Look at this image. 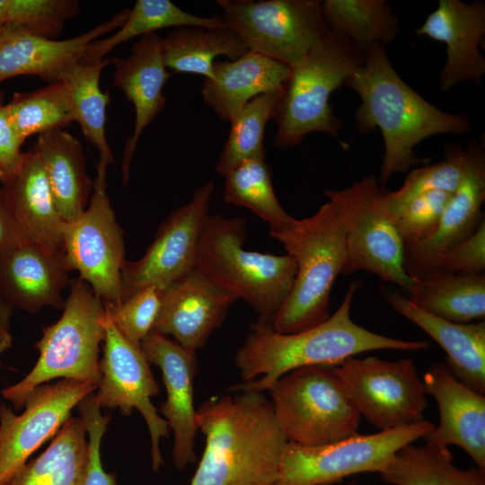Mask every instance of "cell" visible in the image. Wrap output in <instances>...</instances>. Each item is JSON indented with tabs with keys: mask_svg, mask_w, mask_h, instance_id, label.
Segmentation results:
<instances>
[{
	"mask_svg": "<svg viewBox=\"0 0 485 485\" xmlns=\"http://www.w3.org/2000/svg\"><path fill=\"white\" fill-rule=\"evenodd\" d=\"M345 86L361 100L355 115L358 131H381L384 154L377 181L383 187L393 174L427 163L414 153L416 146L427 137L465 135L472 129L466 114L444 111L407 84L394 69L384 45H375L365 53L363 64Z\"/></svg>",
	"mask_w": 485,
	"mask_h": 485,
	"instance_id": "1",
	"label": "cell"
},
{
	"mask_svg": "<svg viewBox=\"0 0 485 485\" xmlns=\"http://www.w3.org/2000/svg\"><path fill=\"white\" fill-rule=\"evenodd\" d=\"M359 281L350 282L342 303L325 322L304 331L283 334L260 320L252 323L235 355L242 383L230 391L263 392L282 375L303 366H336L357 354L377 349L418 351L427 340H404L378 334L355 323L350 310Z\"/></svg>",
	"mask_w": 485,
	"mask_h": 485,
	"instance_id": "2",
	"label": "cell"
},
{
	"mask_svg": "<svg viewBox=\"0 0 485 485\" xmlns=\"http://www.w3.org/2000/svg\"><path fill=\"white\" fill-rule=\"evenodd\" d=\"M206 439L190 485H271L287 443L271 401L258 391L212 397L196 411Z\"/></svg>",
	"mask_w": 485,
	"mask_h": 485,
	"instance_id": "3",
	"label": "cell"
},
{
	"mask_svg": "<svg viewBox=\"0 0 485 485\" xmlns=\"http://www.w3.org/2000/svg\"><path fill=\"white\" fill-rule=\"evenodd\" d=\"M296 262L293 288L273 323L291 334L313 328L330 316L331 289L346 261V228L329 200L311 216L294 218L285 229L269 233Z\"/></svg>",
	"mask_w": 485,
	"mask_h": 485,
	"instance_id": "4",
	"label": "cell"
},
{
	"mask_svg": "<svg viewBox=\"0 0 485 485\" xmlns=\"http://www.w3.org/2000/svg\"><path fill=\"white\" fill-rule=\"evenodd\" d=\"M246 221L208 215L202 230L195 268L217 286L242 298L258 320L273 326L289 296L296 262L288 254L247 251Z\"/></svg>",
	"mask_w": 485,
	"mask_h": 485,
	"instance_id": "5",
	"label": "cell"
},
{
	"mask_svg": "<svg viewBox=\"0 0 485 485\" xmlns=\"http://www.w3.org/2000/svg\"><path fill=\"white\" fill-rule=\"evenodd\" d=\"M365 53L343 35L329 31L304 60L294 66L276 102L277 124L273 145L280 150L295 147L313 132L326 133L347 148L340 138L341 120L330 98L361 66Z\"/></svg>",
	"mask_w": 485,
	"mask_h": 485,
	"instance_id": "6",
	"label": "cell"
},
{
	"mask_svg": "<svg viewBox=\"0 0 485 485\" xmlns=\"http://www.w3.org/2000/svg\"><path fill=\"white\" fill-rule=\"evenodd\" d=\"M106 308L90 286L80 278L71 280L70 293L61 317L43 329L35 347L33 368L20 382L2 390L15 410L23 409L28 394L53 379H71L98 386L99 351L105 336Z\"/></svg>",
	"mask_w": 485,
	"mask_h": 485,
	"instance_id": "7",
	"label": "cell"
},
{
	"mask_svg": "<svg viewBox=\"0 0 485 485\" xmlns=\"http://www.w3.org/2000/svg\"><path fill=\"white\" fill-rule=\"evenodd\" d=\"M277 421L287 442L328 445L357 434L361 416L333 366L294 369L269 389Z\"/></svg>",
	"mask_w": 485,
	"mask_h": 485,
	"instance_id": "8",
	"label": "cell"
},
{
	"mask_svg": "<svg viewBox=\"0 0 485 485\" xmlns=\"http://www.w3.org/2000/svg\"><path fill=\"white\" fill-rule=\"evenodd\" d=\"M386 193L373 174L343 190L324 191L346 228L341 274L366 271L407 292L412 278L403 268L404 243L387 209Z\"/></svg>",
	"mask_w": 485,
	"mask_h": 485,
	"instance_id": "9",
	"label": "cell"
},
{
	"mask_svg": "<svg viewBox=\"0 0 485 485\" xmlns=\"http://www.w3.org/2000/svg\"><path fill=\"white\" fill-rule=\"evenodd\" d=\"M223 20L251 51L292 68L328 34L318 0H218Z\"/></svg>",
	"mask_w": 485,
	"mask_h": 485,
	"instance_id": "10",
	"label": "cell"
},
{
	"mask_svg": "<svg viewBox=\"0 0 485 485\" xmlns=\"http://www.w3.org/2000/svg\"><path fill=\"white\" fill-rule=\"evenodd\" d=\"M434 428L424 419L375 434L357 433L318 446L287 442L271 485H327L356 473L380 472L397 451L424 438Z\"/></svg>",
	"mask_w": 485,
	"mask_h": 485,
	"instance_id": "11",
	"label": "cell"
},
{
	"mask_svg": "<svg viewBox=\"0 0 485 485\" xmlns=\"http://www.w3.org/2000/svg\"><path fill=\"white\" fill-rule=\"evenodd\" d=\"M99 159L90 203L64 227V253L69 269L76 270L105 306L122 301L125 264L123 231L107 194V167Z\"/></svg>",
	"mask_w": 485,
	"mask_h": 485,
	"instance_id": "12",
	"label": "cell"
},
{
	"mask_svg": "<svg viewBox=\"0 0 485 485\" xmlns=\"http://www.w3.org/2000/svg\"><path fill=\"white\" fill-rule=\"evenodd\" d=\"M333 370L359 415L379 431L425 419L427 393L413 359L351 357Z\"/></svg>",
	"mask_w": 485,
	"mask_h": 485,
	"instance_id": "13",
	"label": "cell"
},
{
	"mask_svg": "<svg viewBox=\"0 0 485 485\" xmlns=\"http://www.w3.org/2000/svg\"><path fill=\"white\" fill-rule=\"evenodd\" d=\"M101 380L94 400L101 409H118L129 416L134 409L143 416L151 439V461L154 471L163 464L160 440L167 437L169 427L151 398L157 396L160 386L154 377L140 347L125 339L106 311L103 353L100 359Z\"/></svg>",
	"mask_w": 485,
	"mask_h": 485,
	"instance_id": "14",
	"label": "cell"
},
{
	"mask_svg": "<svg viewBox=\"0 0 485 485\" xmlns=\"http://www.w3.org/2000/svg\"><path fill=\"white\" fill-rule=\"evenodd\" d=\"M214 189L209 181L195 190L190 200L174 209L159 225L143 257L125 261L122 301L147 287L162 291L195 268Z\"/></svg>",
	"mask_w": 485,
	"mask_h": 485,
	"instance_id": "15",
	"label": "cell"
},
{
	"mask_svg": "<svg viewBox=\"0 0 485 485\" xmlns=\"http://www.w3.org/2000/svg\"><path fill=\"white\" fill-rule=\"evenodd\" d=\"M96 389L91 383L60 379L35 387L26 397L21 414L1 403L0 485H5L55 436L72 410Z\"/></svg>",
	"mask_w": 485,
	"mask_h": 485,
	"instance_id": "16",
	"label": "cell"
},
{
	"mask_svg": "<svg viewBox=\"0 0 485 485\" xmlns=\"http://www.w3.org/2000/svg\"><path fill=\"white\" fill-rule=\"evenodd\" d=\"M238 299L194 268L161 291V306L152 331L172 335L180 345L196 351L221 326Z\"/></svg>",
	"mask_w": 485,
	"mask_h": 485,
	"instance_id": "17",
	"label": "cell"
},
{
	"mask_svg": "<svg viewBox=\"0 0 485 485\" xmlns=\"http://www.w3.org/2000/svg\"><path fill=\"white\" fill-rule=\"evenodd\" d=\"M129 9H123L91 30L66 40L41 37L18 24L0 26V82L19 75H35L52 84L78 63L89 45L118 30Z\"/></svg>",
	"mask_w": 485,
	"mask_h": 485,
	"instance_id": "18",
	"label": "cell"
},
{
	"mask_svg": "<svg viewBox=\"0 0 485 485\" xmlns=\"http://www.w3.org/2000/svg\"><path fill=\"white\" fill-rule=\"evenodd\" d=\"M416 33L445 44L446 59L438 75L441 92L463 82L481 83L485 57L479 47L485 36L484 1L440 0Z\"/></svg>",
	"mask_w": 485,
	"mask_h": 485,
	"instance_id": "19",
	"label": "cell"
},
{
	"mask_svg": "<svg viewBox=\"0 0 485 485\" xmlns=\"http://www.w3.org/2000/svg\"><path fill=\"white\" fill-rule=\"evenodd\" d=\"M140 348L147 361L162 371L167 397L159 411L174 435L172 461L177 469L183 470L197 461L194 445L198 428L193 399L196 353L154 331L141 342Z\"/></svg>",
	"mask_w": 485,
	"mask_h": 485,
	"instance_id": "20",
	"label": "cell"
},
{
	"mask_svg": "<svg viewBox=\"0 0 485 485\" xmlns=\"http://www.w3.org/2000/svg\"><path fill=\"white\" fill-rule=\"evenodd\" d=\"M423 385L438 406L439 423L424 438L428 444L463 448L485 470V394L459 381L442 366H433L424 375Z\"/></svg>",
	"mask_w": 485,
	"mask_h": 485,
	"instance_id": "21",
	"label": "cell"
},
{
	"mask_svg": "<svg viewBox=\"0 0 485 485\" xmlns=\"http://www.w3.org/2000/svg\"><path fill=\"white\" fill-rule=\"evenodd\" d=\"M70 271L64 251L24 241L0 260V293L13 308L31 313L63 308Z\"/></svg>",
	"mask_w": 485,
	"mask_h": 485,
	"instance_id": "22",
	"label": "cell"
},
{
	"mask_svg": "<svg viewBox=\"0 0 485 485\" xmlns=\"http://www.w3.org/2000/svg\"><path fill=\"white\" fill-rule=\"evenodd\" d=\"M162 40L157 33L140 37L126 58H112L113 85L120 89L135 109V126L128 139L121 163L122 181L129 180L131 161L143 131L163 109V89L170 77L162 57Z\"/></svg>",
	"mask_w": 485,
	"mask_h": 485,
	"instance_id": "23",
	"label": "cell"
},
{
	"mask_svg": "<svg viewBox=\"0 0 485 485\" xmlns=\"http://www.w3.org/2000/svg\"><path fill=\"white\" fill-rule=\"evenodd\" d=\"M381 289L392 309L441 346L446 353L451 373L470 388L485 394V322L457 323L446 321L420 309L400 290Z\"/></svg>",
	"mask_w": 485,
	"mask_h": 485,
	"instance_id": "24",
	"label": "cell"
},
{
	"mask_svg": "<svg viewBox=\"0 0 485 485\" xmlns=\"http://www.w3.org/2000/svg\"><path fill=\"white\" fill-rule=\"evenodd\" d=\"M485 154L466 175L447 204L436 233L427 241L404 245L403 268L412 279L434 269L440 257L453 245L473 234L485 219Z\"/></svg>",
	"mask_w": 485,
	"mask_h": 485,
	"instance_id": "25",
	"label": "cell"
},
{
	"mask_svg": "<svg viewBox=\"0 0 485 485\" xmlns=\"http://www.w3.org/2000/svg\"><path fill=\"white\" fill-rule=\"evenodd\" d=\"M1 188L23 239L64 251L66 222L57 210L42 163L31 148L22 154L17 171Z\"/></svg>",
	"mask_w": 485,
	"mask_h": 485,
	"instance_id": "26",
	"label": "cell"
},
{
	"mask_svg": "<svg viewBox=\"0 0 485 485\" xmlns=\"http://www.w3.org/2000/svg\"><path fill=\"white\" fill-rule=\"evenodd\" d=\"M290 67L249 50L233 60L216 61L213 75L205 78L201 94L205 103L223 120L229 121L253 98L282 91Z\"/></svg>",
	"mask_w": 485,
	"mask_h": 485,
	"instance_id": "27",
	"label": "cell"
},
{
	"mask_svg": "<svg viewBox=\"0 0 485 485\" xmlns=\"http://www.w3.org/2000/svg\"><path fill=\"white\" fill-rule=\"evenodd\" d=\"M31 148L42 163L60 216L66 223L73 221L86 208L93 190L79 140L59 128L40 134Z\"/></svg>",
	"mask_w": 485,
	"mask_h": 485,
	"instance_id": "28",
	"label": "cell"
},
{
	"mask_svg": "<svg viewBox=\"0 0 485 485\" xmlns=\"http://www.w3.org/2000/svg\"><path fill=\"white\" fill-rule=\"evenodd\" d=\"M409 300L420 309L457 323L485 317V272H433L412 279Z\"/></svg>",
	"mask_w": 485,
	"mask_h": 485,
	"instance_id": "29",
	"label": "cell"
},
{
	"mask_svg": "<svg viewBox=\"0 0 485 485\" xmlns=\"http://www.w3.org/2000/svg\"><path fill=\"white\" fill-rule=\"evenodd\" d=\"M86 434L83 419L70 417L48 448L5 485H84L89 463Z\"/></svg>",
	"mask_w": 485,
	"mask_h": 485,
	"instance_id": "30",
	"label": "cell"
},
{
	"mask_svg": "<svg viewBox=\"0 0 485 485\" xmlns=\"http://www.w3.org/2000/svg\"><path fill=\"white\" fill-rule=\"evenodd\" d=\"M249 49L231 29L179 27L162 40V57L166 68L175 73L213 75L215 58L225 56L233 60Z\"/></svg>",
	"mask_w": 485,
	"mask_h": 485,
	"instance_id": "31",
	"label": "cell"
},
{
	"mask_svg": "<svg viewBox=\"0 0 485 485\" xmlns=\"http://www.w3.org/2000/svg\"><path fill=\"white\" fill-rule=\"evenodd\" d=\"M379 473L392 485H485L484 471L461 470L448 447L428 443L403 446Z\"/></svg>",
	"mask_w": 485,
	"mask_h": 485,
	"instance_id": "32",
	"label": "cell"
},
{
	"mask_svg": "<svg viewBox=\"0 0 485 485\" xmlns=\"http://www.w3.org/2000/svg\"><path fill=\"white\" fill-rule=\"evenodd\" d=\"M322 13L329 31L340 33L366 53L375 45L392 42L399 19L385 0H325Z\"/></svg>",
	"mask_w": 485,
	"mask_h": 485,
	"instance_id": "33",
	"label": "cell"
},
{
	"mask_svg": "<svg viewBox=\"0 0 485 485\" xmlns=\"http://www.w3.org/2000/svg\"><path fill=\"white\" fill-rule=\"evenodd\" d=\"M171 27L223 29L226 24L220 16H198L181 9L170 0H137L124 23L110 36L92 42L80 61L93 63L102 60L121 43Z\"/></svg>",
	"mask_w": 485,
	"mask_h": 485,
	"instance_id": "34",
	"label": "cell"
},
{
	"mask_svg": "<svg viewBox=\"0 0 485 485\" xmlns=\"http://www.w3.org/2000/svg\"><path fill=\"white\" fill-rule=\"evenodd\" d=\"M112 64V58L93 63L76 64L66 68L60 76L69 93L76 121L87 138L99 151L100 159L109 164L114 163L112 151L107 142L105 124L109 93L100 87L102 70Z\"/></svg>",
	"mask_w": 485,
	"mask_h": 485,
	"instance_id": "35",
	"label": "cell"
},
{
	"mask_svg": "<svg viewBox=\"0 0 485 485\" xmlns=\"http://www.w3.org/2000/svg\"><path fill=\"white\" fill-rule=\"evenodd\" d=\"M483 154L484 138H481L466 149L452 145L442 160L412 170L399 190L387 191L385 201L390 215L393 218L411 198L425 191L444 190L454 194Z\"/></svg>",
	"mask_w": 485,
	"mask_h": 485,
	"instance_id": "36",
	"label": "cell"
},
{
	"mask_svg": "<svg viewBox=\"0 0 485 485\" xmlns=\"http://www.w3.org/2000/svg\"><path fill=\"white\" fill-rule=\"evenodd\" d=\"M225 178L224 200L250 209L268 224L269 233L285 229L295 218L279 203L273 189L271 168L265 160L242 162Z\"/></svg>",
	"mask_w": 485,
	"mask_h": 485,
	"instance_id": "37",
	"label": "cell"
},
{
	"mask_svg": "<svg viewBox=\"0 0 485 485\" xmlns=\"http://www.w3.org/2000/svg\"><path fill=\"white\" fill-rule=\"evenodd\" d=\"M280 93L278 91L253 98L230 120V133L215 166L219 175L225 177L242 162L265 160V128Z\"/></svg>",
	"mask_w": 485,
	"mask_h": 485,
	"instance_id": "38",
	"label": "cell"
},
{
	"mask_svg": "<svg viewBox=\"0 0 485 485\" xmlns=\"http://www.w3.org/2000/svg\"><path fill=\"white\" fill-rule=\"evenodd\" d=\"M5 105L23 141L31 135L64 128L75 121L68 90L62 81L32 92L14 93Z\"/></svg>",
	"mask_w": 485,
	"mask_h": 485,
	"instance_id": "39",
	"label": "cell"
},
{
	"mask_svg": "<svg viewBox=\"0 0 485 485\" xmlns=\"http://www.w3.org/2000/svg\"><path fill=\"white\" fill-rule=\"evenodd\" d=\"M79 13V2L75 0H0V26L18 24L56 40L65 23Z\"/></svg>",
	"mask_w": 485,
	"mask_h": 485,
	"instance_id": "40",
	"label": "cell"
},
{
	"mask_svg": "<svg viewBox=\"0 0 485 485\" xmlns=\"http://www.w3.org/2000/svg\"><path fill=\"white\" fill-rule=\"evenodd\" d=\"M453 195L444 190L422 192L411 198L393 216L404 245L419 244L436 233Z\"/></svg>",
	"mask_w": 485,
	"mask_h": 485,
	"instance_id": "41",
	"label": "cell"
},
{
	"mask_svg": "<svg viewBox=\"0 0 485 485\" xmlns=\"http://www.w3.org/2000/svg\"><path fill=\"white\" fill-rule=\"evenodd\" d=\"M160 306L161 290L152 286L140 289L119 304L105 308L122 336L140 347L153 331Z\"/></svg>",
	"mask_w": 485,
	"mask_h": 485,
	"instance_id": "42",
	"label": "cell"
},
{
	"mask_svg": "<svg viewBox=\"0 0 485 485\" xmlns=\"http://www.w3.org/2000/svg\"><path fill=\"white\" fill-rule=\"evenodd\" d=\"M77 409L89 436V463L84 485H118L116 475L105 472L101 458V444L110 416L102 414L93 393L86 396L77 405Z\"/></svg>",
	"mask_w": 485,
	"mask_h": 485,
	"instance_id": "43",
	"label": "cell"
},
{
	"mask_svg": "<svg viewBox=\"0 0 485 485\" xmlns=\"http://www.w3.org/2000/svg\"><path fill=\"white\" fill-rule=\"evenodd\" d=\"M484 270L485 219L473 234L449 248L430 273H482Z\"/></svg>",
	"mask_w": 485,
	"mask_h": 485,
	"instance_id": "44",
	"label": "cell"
},
{
	"mask_svg": "<svg viewBox=\"0 0 485 485\" xmlns=\"http://www.w3.org/2000/svg\"><path fill=\"white\" fill-rule=\"evenodd\" d=\"M23 140L13 128L6 105H0V182H6L17 171L22 157Z\"/></svg>",
	"mask_w": 485,
	"mask_h": 485,
	"instance_id": "45",
	"label": "cell"
},
{
	"mask_svg": "<svg viewBox=\"0 0 485 485\" xmlns=\"http://www.w3.org/2000/svg\"><path fill=\"white\" fill-rule=\"evenodd\" d=\"M24 241L3 189L0 187V260Z\"/></svg>",
	"mask_w": 485,
	"mask_h": 485,
	"instance_id": "46",
	"label": "cell"
},
{
	"mask_svg": "<svg viewBox=\"0 0 485 485\" xmlns=\"http://www.w3.org/2000/svg\"><path fill=\"white\" fill-rule=\"evenodd\" d=\"M13 307L0 293V332H10Z\"/></svg>",
	"mask_w": 485,
	"mask_h": 485,
	"instance_id": "47",
	"label": "cell"
},
{
	"mask_svg": "<svg viewBox=\"0 0 485 485\" xmlns=\"http://www.w3.org/2000/svg\"><path fill=\"white\" fill-rule=\"evenodd\" d=\"M12 336L10 332H0V355L11 347Z\"/></svg>",
	"mask_w": 485,
	"mask_h": 485,
	"instance_id": "48",
	"label": "cell"
},
{
	"mask_svg": "<svg viewBox=\"0 0 485 485\" xmlns=\"http://www.w3.org/2000/svg\"><path fill=\"white\" fill-rule=\"evenodd\" d=\"M4 94L3 92H0V105L4 104Z\"/></svg>",
	"mask_w": 485,
	"mask_h": 485,
	"instance_id": "49",
	"label": "cell"
}]
</instances>
